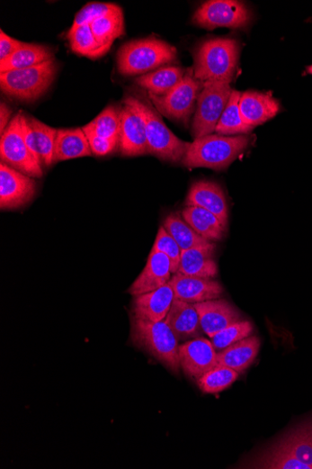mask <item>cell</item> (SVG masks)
<instances>
[{
	"label": "cell",
	"mask_w": 312,
	"mask_h": 469,
	"mask_svg": "<svg viewBox=\"0 0 312 469\" xmlns=\"http://www.w3.org/2000/svg\"><path fill=\"white\" fill-rule=\"evenodd\" d=\"M246 466L268 469H312V413L283 432Z\"/></svg>",
	"instance_id": "1"
},
{
	"label": "cell",
	"mask_w": 312,
	"mask_h": 469,
	"mask_svg": "<svg viewBox=\"0 0 312 469\" xmlns=\"http://www.w3.org/2000/svg\"><path fill=\"white\" fill-rule=\"evenodd\" d=\"M123 104L134 110L143 122L149 154L163 161L172 163L183 161L191 143L181 140L166 127L150 99L138 94V95L127 96Z\"/></svg>",
	"instance_id": "2"
},
{
	"label": "cell",
	"mask_w": 312,
	"mask_h": 469,
	"mask_svg": "<svg viewBox=\"0 0 312 469\" xmlns=\"http://www.w3.org/2000/svg\"><path fill=\"white\" fill-rule=\"evenodd\" d=\"M251 137L210 134L191 143L182 163L188 169H227L249 147Z\"/></svg>",
	"instance_id": "3"
},
{
	"label": "cell",
	"mask_w": 312,
	"mask_h": 469,
	"mask_svg": "<svg viewBox=\"0 0 312 469\" xmlns=\"http://www.w3.org/2000/svg\"><path fill=\"white\" fill-rule=\"evenodd\" d=\"M241 46L236 40L214 38L201 42L194 54L195 77L205 82L230 84L234 78Z\"/></svg>",
	"instance_id": "4"
},
{
	"label": "cell",
	"mask_w": 312,
	"mask_h": 469,
	"mask_svg": "<svg viewBox=\"0 0 312 469\" xmlns=\"http://www.w3.org/2000/svg\"><path fill=\"white\" fill-rule=\"evenodd\" d=\"M178 53L174 46L156 38L129 41L117 54V69L124 77L144 76L175 62Z\"/></svg>",
	"instance_id": "5"
},
{
	"label": "cell",
	"mask_w": 312,
	"mask_h": 469,
	"mask_svg": "<svg viewBox=\"0 0 312 469\" xmlns=\"http://www.w3.org/2000/svg\"><path fill=\"white\" fill-rule=\"evenodd\" d=\"M132 343L171 369L179 373L181 368L178 339L165 320L154 322L133 318Z\"/></svg>",
	"instance_id": "6"
},
{
	"label": "cell",
	"mask_w": 312,
	"mask_h": 469,
	"mask_svg": "<svg viewBox=\"0 0 312 469\" xmlns=\"http://www.w3.org/2000/svg\"><path fill=\"white\" fill-rule=\"evenodd\" d=\"M58 65L53 59L45 63L0 74V87L13 99L21 102H35L53 85Z\"/></svg>",
	"instance_id": "7"
},
{
	"label": "cell",
	"mask_w": 312,
	"mask_h": 469,
	"mask_svg": "<svg viewBox=\"0 0 312 469\" xmlns=\"http://www.w3.org/2000/svg\"><path fill=\"white\" fill-rule=\"evenodd\" d=\"M193 68H188L183 81L162 96L148 94V97L158 113L167 119L188 124L191 115L196 112L198 98L203 87Z\"/></svg>",
	"instance_id": "8"
},
{
	"label": "cell",
	"mask_w": 312,
	"mask_h": 469,
	"mask_svg": "<svg viewBox=\"0 0 312 469\" xmlns=\"http://www.w3.org/2000/svg\"><path fill=\"white\" fill-rule=\"evenodd\" d=\"M233 89L225 82H205L200 93L192 135L199 139L210 135L218 127Z\"/></svg>",
	"instance_id": "9"
},
{
	"label": "cell",
	"mask_w": 312,
	"mask_h": 469,
	"mask_svg": "<svg viewBox=\"0 0 312 469\" xmlns=\"http://www.w3.org/2000/svg\"><path fill=\"white\" fill-rule=\"evenodd\" d=\"M22 112L13 117L0 139V158L2 162L32 178L43 176L42 167L30 150L22 128Z\"/></svg>",
	"instance_id": "10"
},
{
	"label": "cell",
	"mask_w": 312,
	"mask_h": 469,
	"mask_svg": "<svg viewBox=\"0 0 312 469\" xmlns=\"http://www.w3.org/2000/svg\"><path fill=\"white\" fill-rule=\"evenodd\" d=\"M252 14L247 6L235 0H209L195 13L193 23L206 30L243 29L249 25Z\"/></svg>",
	"instance_id": "11"
},
{
	"label": "cell",
	"mask_w": 312,
	"mask_h": 469,
	"mask_svg": "<svg viewBox=\"0 0 312 469\" xmlns=\"http://www.w3.org/2000/svg\"><path fill=\"white\" fill-rule=\"evenodd\" d=\"M36 181L6 163L0 164V207L13 210L28 204L35 196Z\"/></svg>",
	"instance_id": "12"
},
{
	"label": "cell",
	"mask_w": 312,
	"mask_h": 469,
	"mask_svg": "<svg viewBox=\"0 0 312 469\" xmlns=\"http://www.w3.org/2000/svg\"><path fill=\"white\" fill-rule=\"evenodd\" d=\"M22 128L26 143L45 168L50 167L54 163V153L58 131L35 119L31 114L22 112Z\"/></svg>",
	"instance_id": "13"
},
{
	"label": "cell",
	"mask_w": 312,
	"mask_h": 469,
	"mask_svg": "<svg viewBox=\"0 0 312 469\" xmlns=\"http://www.w3.org/2000/svg\"><path fill=\"white\" fill-rule=\"evenodd\" d=\"M118 148L126 157L149 154L146 127L139 115L126 104L120 111Z\"/></svg>",
	"instance_id": "14"
},
{
	"label": "cell",
	"mask_w": 312,
	"mask_h": 469,
	"mask_svg": "<svg viewBox=\"0 0 312 469\" xmlns=\"http://www.w3.org/2000/svg\"><path fill=\"white\" fill-rule=\"evenodd\" d=\"M179 358L187 376L197 380L218 365V353L211 341L202 338L179 346Z\"/></svg>",
	"instance_id": "15"
},
{
	"label": "cell",
	"mask_w": 312,
	"mask_h": 469,
	"mask_svg": "<svg viewBox=\"0 0 312 469\" xmlns=\"http://www.w3.org/2000/svg\"><path fill=\"white\" fill-rule=\"evenodd\" d=\"M169 284L174 292V299L193 304L219 299L224 293L221 284L213 278L189 276L181 273L174 274Z\"/></svg>",
	"instance_id": "16"
},
{
	"label": "cell",
	"mask_w": 312,
	"mask_h": 469,
	"mask_svg": "<svg viewBox=\"0 0 312 469\" xmlns=\"http://www.w3.org/2000/svg\"><path fill=\"white\" fill-rule=\"evenodd\" d=\"M186 206H199L219 219L225 229L228 225V205L222 186L211 181H199L192 185Z\"/></svg>",
	"instance_id": "17"
},
{
	"label": "cell",
	"mask_w": 312,
	"mask_h": 469,
	"mask_svg": "<svg viewBox=\"0 0 312 469\" xmlns=\"http://www.w3.org/2000/svg\"><path fill=\"white\" fill-rule=\"evenodd\" d=\"M172 264L169 257L151 251L147 264L129 289V293L138 296L156 291L169 284L172 278Z\"/></svg>",
	"instance_id": "18"
},
{
	"label": "cell",
	"mask_w": 312,
	"mask_h": 469,
	"mask_svg": "<svg viewBox=\"0 0 312 469\" xmlns=\"http://www.w3.org/2000/svg\"><path fill=\"white\" fill-rule=\"evenodd\" d=\"M202 331L210 338L241 320V314L226 300L215 299L195 303Z\"/></svg>",
	"instance_id": "19"
},
{
	"label": "cell",
	"mask_w": 312,
	"mask_h": 469,
	"mask_svg": "<svg viewBox=\"0 0 312 469\" xmlns=\"http://www.w3.org/2000/svg\"><path fill=\"white\" fill-rule=\"evenodd\" d=\"M239 109L245 124L254 129L274 119L281 106L271 93L247 91L242 94Z\"/></svg>",
	"instance_id": "20"
},
{
	"label": "cell",
	"mask_w": 312,
	"mask_h": 469,
	"mask_svg": "<svg viewBox=\"0 0 312 469\" xmlns=\"http://www.w3.org/2000/svg\"><path fill=\"white\" fill-rule=\"evenodd\" d=\"M133 318L154 322L162 321L169 313L174 300V292L170 284L156 291L134 296Z\"/></svg>",
	"instance_id": "21"
},
{
	"label": "cell",
	"mask_w": 312,
	"mask_h": 469,
	"mask_svg": "<svg viewBox=\"0 0 312 469\" xmlns=\"http://www.w3.org/2000/svg\"><path fill=\"white\" fill-rule=\"evenodd\" d=\"M164 320L170 326L178 341L196 339L203 333L200 315L193 303L174 299Z\"/></svg>",
	"instance_id": "22"
},
{
	"label": "cell",
	"mask_w": 312,
	"mask_h": 469,
	"mask_svg": "<svg viewBox=\"0 0 312 469\" xmlns=\"http://www.w3.org/2000/svg\"><path fill=\"white\" fill-rule=\"evenodd\" d=\"M215 245L198 247L183 250L178 273L189 276L213 278L218 274V265L213 257Z\"/></svg>",
	"instance_id": "23"
},
{
	"label": "cell",
	"mask_w": 312,
	"mask_h": 469,
	"mask_svg": "<svg viewBox=\"0 0 312 469\" xmlns=\"http://www.w3.org/2000/svg\"><path fill=\"white\" fill-rule=\"evenodd\" d=\"M92 155L88 139L83 128L58 131L54 163Z\"/></svg>",
	"instance_id": "24"
},
{
	"label": "cell",
	"mask_w": 312,
	"mask_h": 469,
	"mask_svg": "<svg viewBox=\"0 0 312 469\" xmlns=\"http://www.w3.org/2000/svg\"><path fill=\"white\" fill-rule=\"evenodd\" d=\"M259 348V338L249 337L220 351L218 354V365L231 368L237 373L244 372L256 358Z\"/></svg>",
	"instance_id": "25"
},
{
	"label": "cell",
	"mask_w": 312,
	"mask_h": 469,
	"mask_svg": "<svg viewBox=\"0 0 312 469\" xmlns=\"http://www.w3.org/2000/svg\"><path fill=\"white\" fill-rule=\"evenodd\" d=\"M185 74L186 70L181 67L166 66L138 77L135 82L148 94L162 96L178 86Z\"/></svg>",
	"instance_id": "26"
},
{
	"label": "cell",
	"mask_w": 312,
	"mask_h": 469,
	"mask_svg": "<svg viewBox=\"0 0 312 469\" xmlns=\"http://www.w3.org/2000/svg\"><path fill=\"white\" fill-rule=\"evenodd\" d=\"M183 219L193 228L203 239L220 241L227 230L219 219L199 206H186L182 212Z\"/></svg>",
	"instance_id": "27"
},
{
	"label": "cell",
	"mask_w": 312,
	"mask_h": 469,
	"mask_svg": "<svg viewBox=\"0 0 312 469\" xmlns=\"http://www.w3.org/2000/svg\"><path fill=\"white\" fill-rule=\"evenodd\" d=\"M55 52L49 46L23 42L21 49L9 59L0 62V74L10 70L27 68L53 60Z\"/></svg>",
	"instance_id": "28"
},
{
	"label": "cell",
	"mask_w": 312,
	"mask_h": 469,
	"mask_svg": "<svg viewBox=\"0 0 312 469\" xmlns=\"http://www.w3.org/2000/svg\"><path fill=\"white\" fill-rule=\"evenodd\" d=\"M67 37L72 51L90 59H98L104 57L111 47L102 45L95 39L90 25L69 30Z\"/></svg>",
	"instance_id": "29"
},
{
	"label": "cell",
	"mask_w": 312,
	"mask_h": 469,
	"mask_svg": "<svg viewBox=\"0 0 312 469\" xmlns=\"http://www.w3.org/2000/svg\"><path fill=\"white\" fill-rule=\"evenodd\" d=\"M92 32L102 45L111 46L114 41L125 34V17L121 7L91 23Z\"/></svg>",
	"instance_id": "30"
},
{
	"label": "cell",
	"mask_w": 312,
	"mask_h": 469,
	"mask_svg": "<svg viewBox=\"0 0 312 469\" xmlns=\"http://www.w3.org/2000/svg\"><path fill=\"white\" fill-rule=\"evenodd\" d=\"M242 92L233 90L229 102L221 116L220 122L215 129V132L219 135L247 134L254 129L244 122L239 101L242 98Z\"/></svg>",
	"instance_id": "31"
},
{
	"label": "cell",
	"mask_w": 312,
	"mask_h": 469,
	"mask_svg": "<svg viewBox=\"0 0 312 469\" xmlns=\"http://www.w3.org/2000/svg\"><path fill=\"white\" fill-rule=\"evenodd\" d=\"M163 226L178 243L182 251L211 243L200 236L179 214L167 216Z\"/></svg>",
	"instance_id": "32"
},
{
	"label": "cell",
	"mask_w": 312,
	"mask_h": 469,
	"mask_svg": "<svg viewBox=\"0 0 312 469\" xmlns=\"http://www.w3.org/2000/svg\"><path fill=\"white\" fill-rule=\"evenodd\" d=\"M238 373L226 366L216 365L198 379L200 389L205 393L220 392L237 379Z\"/></svg>",
	"instance_id": "33"
},
{
	"label": "cell",
	"mask_w": 312,
	"mask_h": 469,
	"mask_svg": "<svg viewBox=\"0 0 312 469\" xmlns=\"http://www.w3.org/2000/svg\"><path fill=\"white\" fill-rule=\"evenodd\" d=\"M120 111L113 105L104 109L94 121L83 127L95 135L107 139H115L120 131Z\"/></svg>",
	"instance_id": "34"
},
{
	"label": "cell",
	"mask_w": 312,
	"mask_h": 469,
	"mask_svg": "<svg viewBox=\"0 0 312 469\" xmlns=\"http://www.w3.org/2000/svg\"><path fill=\"white\" fill-rule=\"evenodd\" d=\"M253 333V325L247 320H238L210 339L215 350L222 351L229 346L249 338Z\"/></svg>",
	"instance_id": "35"
},
{
	"label": "cell",
	"mask_w": 312,
	"mask_h": 469,
	"mask_svg": "<svg viewBox=\"0 0 312 469\" xmlns=\"http://www.w3.org/2000/svg\"><path fill=\"white\" fill-rule=\"evenodd\" d=\"M152 251L161 252L169 257L172 264L173 274L174 275L178 273L181 263L182 249L171 234L166 231L164 226L160 227L158 230Z\"/></svg>",
	"instance_id": "36"
},
{
	"label": "cell",
	"mask_w": 312,
	"mask_h": 469,
	"mask_svg": "<svg viewBox=\"0 0 312 469\" xmlns=\"http://www.w3.org/2000/svg\"><path fill=\"white\" fill-rule=\"evenodd\" d=\"M119 7V5L114 4H88L77 14L70 30H76L85 25H91L94 21L98 20L99 18L106 15L110 12L114 11Z\"/></svg>",
	"instance_id": "37"
},
{
	"label": "cell",
	"mask_w": 312,
	"mask_h": 469,
	"mask_svg": "<svg viewBox=\"0 0 312 469\" xmlns=\"http://www.w3.org/2000/svg\"><path fill=\"white\" fill-rule=\"evenodd\" d=\"M84 130V129H83ZM88 139L92 154L97 157H104L111 154L118 147V138L107 139L84 130Z\"/></svg>",
	"instance_id": "38"
},
{
	"label": "cell",
	"mask_w": 312,
	"mask_h": 469,
	"mask_svg": "<svg viewBox=\"0 0 312 469\" xmlns=\"http://www.w3.org/2000/svg\"><path fill=\"white\" fill-rule=\"evenodd\" d=\"M23 42L0 31V62L9 59L22 46Z\"/></svg>",
	"instance_id": "39"
},
{
	"label": "cell",
	"mask_w": 312,
	"mask_h": 469,
	"mask_svg": "<svg viewBox=\"0 0 312 469\" xmlns=\"http://www.w3.org/2000/svg\"><path fill=\"white\" fill-rule=\"evenodd\" d=\"M12 114L13 111L10 107L4 103H2V105H0V132H2V134L12 122Z\"/></svg>",
	"instance_id": "40"
},
{
	"label": "cell",
	"mask_w": 312,
	"mask_h": 469,
	"mask_svg": "<svg viewBox=\"0 0 312 469\" xmlns=\"http://www.w3.org/2000/svg\"><path fill=\"white\" fill-rule=\"evenodd\" d=\"M307 72H308L309 75H312V65L307 68Z\"/></svg>",
	"instance_id": "41"
}]
</instances>
